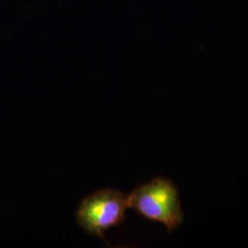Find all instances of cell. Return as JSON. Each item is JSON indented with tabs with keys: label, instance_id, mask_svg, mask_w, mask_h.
<instances>
[{
	"label": "cell",
	"instance_id": "1",
	"mask_svg": "<svg viewBox=\"0 0 248 248\" xmlns=\"http://www.w3.org/2000/svg\"><path fill=\"white\" fill-rule=\"evenodd\" d=\"M127 199L129 208L148 221L162 223L169 233L184 222L178 187L169 178L155 177L134 188Z\"/></svg>",
	"mask_w": 248,
	"mask_h": 248
},
{
	"label": "cell",
	"instance_id": "2",
	"mask_svg": "<svg viewBox=\"0 0 248 248\" xmlns=\"http://www.w3.org/2000/svg\"><path fill=\"white\" fill-rule=\"evenodd\" d=\"M127 209V195L117 189L104 188L81 202L76 213L77 221L85 232L106 241L104 232L124 222Z\"/></svg>",
	"mask_w": 248,
	"mask_h": 248
}]
</instances>
